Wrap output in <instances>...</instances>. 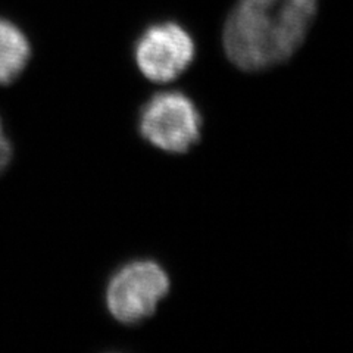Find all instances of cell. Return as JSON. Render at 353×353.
Masks as SVG:
<instances>
[{
    "mask_svg": "<svg viewBox=\"0 0 353 353\" xmlns=\"http://www.w3.org/2000/svg\"><path fill=\"white\" fill-rule=\"evenodd\" d=\"M318 0H239L224 28L228 59L243 71L283 63L302 46Z\"/></svg>",
    "mask_w": 353,
    "mask_h": 353,
    "instance_id": "cell-1",
    "label": "cell"
},
{
    "mask_svg": "<svg viewBox=\"0 0 353 353\" xmlns=\"http://www.w3.org/2000/svg\"><path fill=\"white\" fill-rule=\"evenodd\" d=\"M139 130L141 137L154 148L170 153H184L201 139L202 115L184 93H159L143 105Z\"/></svg>",
    "mask_w": 353,
    "mask_h": 353,
    "instance_id": "cell-2",
    "label": "cell"
},
{
    "mask_svg": "<svg viewBox=\"0 0 353 353\" xmlns=\"http://www.w3.org/2000/svg\"><path fill=\"white\" fill-rule=\"evenodd\" d=\"M170 290L165 270L153 261H134L119 268L109 280L106 305L123 324H137L153 315Z\"/></svg>",
    "mask_w": 353,
    "mask_h": 353,
    "instance_id": "cell-3",
    "label": "cell"
},
{
    "mask_svg": "<svg viewBox=\"0 0 353 353\" xmlns=\"http://www.w3.org/2000/svg\"><path fill=\"white\" fill-rule=\"evenodd\" d=\"M194 41L179 24H158L143 34L136 46V62L141 74L154 83L180 77L194 59Z\"/></svg>",
    "mask_w": 353,
    "mask_h": 353,
    "instance_id": "cell-4",
    "label": "cell"
},
{
    "mask_svg": "<svg viewBox=\"0 0 353 353\" xmlns=\"http://www.w3.org/2000/svg\"><path fill=\"white\" fill-rule=\"evenodd\" d=\"M30 59V44L22 31L0 19V84L12 83Z\"/></svg>",
    "mask_w": 353,
    "mask_h": 353,
    "instance_id": "cell-5",
    "label": "cell"
},
{
    "mask_svg": "<svg viewBox=\"0 0 353 353\" xmlns=\"http://www.w3.org/2000/svg\"><path fill=\"white\" fill-rule=\"evenodd\" d=\"M10 154H12V149H10L9 141L3 134L2 121H0V172L6 168V165L10 161Z\"/></svg>",
    "mask_w": 353,
    "mask_h": 353,
    "instance_id": "cell-6",
    "label": "cell"
}]
</instances>
